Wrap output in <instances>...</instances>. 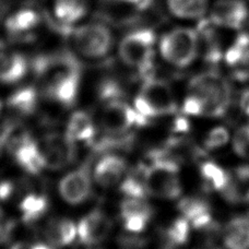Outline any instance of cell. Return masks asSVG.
Listing matches in <instances>:
<instances>
[{
  "instance_id": "6da1fadb",
  "label": "cell",
  "mask_w": 249,
  "mask_h": 249,
  "mask_svg": "<svg viewBox=\"0 0 249 249\" xmlns=\"http://www.w3.org/2000/svg\"><path fill=\"white\" fill-rule=\"evenodd\" d=\"M65 34L71 54L87 62H102L115 55L119 36L109 22L94 17Z\"/></svg>"
},
{
  "instance_id": "7a4b0ae2",
  "label": "cell",
  "mask_w": 249,
  "mask_h": 249,
  "mask_svg": "<svg viewBox=\"0 0 249 249\" xmlns=\"http://www.w3.org/2000/svg\"><path fill=\"white\" fill-rule=\"evenodd\" d=\"M39 94L61 106L72 105L81 87V69L70 57L47 59L36 70Z\"/></svg>"
},
{
  "instance_id": "3957f363",
  "label": "cell",
  "mask_w": 249,
  "mask_h": 249,
  "mask_svg": "<svg viewBox=\"0 0 249 249\" xmlns=\"http://www.w3.org/2000/svg\"><path fill=\"white\" fill-rule=\"evenodd\" d=\"M50 24L46 10L31 3H21L1 18L0 35L2 41L26 51L46 38Z\"/></svg>"
},
{
  "instance_id": "277c9868",
  "label": "cell",
  "mask_w": 249,
  "mask_h": 249,
  "mask_svg": "<svg viewBox=\"0 0 249 249\" xmlns=\"http://www.w3.org/2000/svg\"><path fill=\"white\" fill-rule=\"evenodd\" d=\"M158 36L159 31L150 25L131 26L119 34L115 55L127 69L148 78L159 59Z\"/></svg>"
},
{
  "instance_id": "5b68a950",
  "label": "cell",
  "mask_w": 249,
  "mask_h": 249,
  "mask_svg": "<svg viewBox=\"0 0 249 249\" xmlns=\"http://www.w3.org/2000/svg\"><path fill=\"white\" fill-rule=\"evenodd\" d=\"M158 57L172 68H189L200 57V36L197 28L176 24L159 31Z\"/></svg>"
},
{
  "instance_id": "8992f818",
  "label": "cell",
  "mask_w": 249,
  "mask_h": 249,
  "mask_svg": "<svg viewBox=\"0 0 249 249\" xmlns=\"http://www.w3.org/2000/svg\"><path fill=\"white\" fill-rule=\"evenodd\" d=\"M187 89L188 93L202 102L204 117H225L233 107L232 84L217 70H207L194 75Z\"/></svg>"
},
{
  "instance_id": "52a82bcc",
  "label": "cell",
  "mask_w": 249,
  "mask_h": 249,
  "mask_svg": "<svg viewBox=\"0 0 249 249\" xmlns=\"http://www.w3.org/2000/svg\"><path fill=\"white\" fill-rule=\"evenodd\" d=\"M133 107L145 122H148L150 118L174 115L178 108V103L170 83L150 75L144 78L142 82L133 102Z\"/></svg>"
},
{
  "instance_id": "ba28073f",
  "label": "cell",
  "mask_w": 249,
  "mask_h": 249,
  "mask_svg": "<svg viewBox=\"0 0 249 249\" xmlns=\"http://www.w3.org/2000/svg\"><path fill=\"white\" fill-rule=\"evenodd\" d=\"M146 194L155 199L177 200L183 194L179 165L175 159L161 158L152 160L143 168Z\"/></svg>"
},
{
  "instance_id": "9c48e42d",
  "label": "cell",
  "mask_w": 249,
  "mask_h": 249,
  "mask_svg": "<svg viewBox=\"0 0 249 249\" xmlns=\"http://www.w3.org/2000/svg\"><path fill=\"white\" fill-rule=\"evenodd\" d=\"M4 148L21 170L30 175H37L45 170L36 139L22 129L10 128L2 132Z\"/></svg>"
},
{
  "instance_id": "30bf717a",
  "label": "cell",
  "mask_w": 249,
  "mask_h": 249,
  "mask_svg": "<svg viewBox=\"0 0 249 249\" xmlns=\"http://www.w3.org/2000/svg\"><path fill=\"white\" fill-rule=\"evenodd\" d=\"M99 0H48L46 13L51 23L68 32L94 17Z\"/></svg>"
},
{
  "instance_id": "8fae6325",
  "label": "cell",
  "mask_w": 249,
  "mask_h": 249,
  "mask_svg": "<svg viewBox=\"0 0 249 249\" xmlns=\"http://www.w3.org/2000/svg\"><path fill=\"white\" fill-rule=\"evenodd\" d=\"M37 142L45 170L61 171L73 163L77 144L65 132L46 133Z\"/></svg>"
},
{
  "instance_id": "7c38bea8",
  "label": "cell",
  "mask_w": 249,
  "mask_h": 249,
  "mask_svg": "<svg viewBox=\"0 0 249 249\" xmlns=\"http://www.w3.org/2000/svg\"><path fill=\"white\" fill-rule=\"evenodd\" d=\"M145 123L136 108L122 99L105 102L99 117L100 127L109 135H124L136 124Z\"/></svg>"
},
{
  "instance_id": "4fadbf2b",
  "label": "cell",
  "mask_w": 249,
  "mask_h": 249,
  "mask_svg": "<svg viewBox=\"0 0 249 249\" xmlns=\"http://www.w3.org/2000/svg\"><path fill=\"white\" fill-rule=\"evenodd\" d=\"M32 61L28 53L1 39L0 42V84L15 86L28 77Z\"/></svg>"
},
{
  "instance_id": "5bb4252c",
  "label": "cell",
  "mask_w": 249,
  "mask_h": 249,
  "mask_svg": "<svg viewBox=\"0 0 249 249\" xmlns=\"http://www.w3.org/2000/svg\"><path fill=\"white\" fill-rule=\"evenodd\" d=\"M207 17L222 30L239 31L248 22L249 7L246 0H215Z\"/></svg>"
},
{
  "instance_id": "9a60e30c",
  "label": "cell",
  "mask_w": 249,
  "mask_h": 249,
  "mask_svg": "<svg viewBox=\"0 0 249 249\" xmlns=\"http://www.w3.org/2000/svg\"><path fill=\"white\" fill-rule=\"evenodd\" d=\"M78 241L88 247H96L108 238L113 222L106 212L94 209L77 222Z\"/></svg>"
},
{
  "instance_id": "2e32d148",
  "label": "cell",
  "mask_w": 249,
  "mask_h": 249,
  "mask_svg": "<svg viewBox=\"0 0 249 249\" xmlns=\"http://www.w3.org/2000/svg\"><path fill=\"white\" fill-rule=\"evenodd\" d=\"M92 179L89 172L83 167L69 171L58 183L59 197L69 206H81L91 197Z\"/></svg>"
},
{
  "instance_id": "e0dca14e",
  "label": "cell",
  "mask_w": 249,
  "mask_h": 249,
  "mask_svg": "<svg viewBox=\"0 0 249 249\" xmlns=\"http://www.w3.org/2000/svg\"><path fill=\"white\" fill-rule=\"evenodd\" d=\"M119 217L126 232L141 234L149 228L153 217V209L145 198L124 197L119 206Z\"/></svg>"
},
{
  "instance_id": "ac0fdd59",
  "label": "cell",
  "mask_w": 249,
  "mask_h": 249,
  "mask_svg": "<svg viewBox=\"0 0 249 249\" xmlns=\"http://www.w3.org/2000/svg\"><path fill=\"white\" fill-rule=\"evenodd\" d=\"M128 175V164L118 154H106L93 167V181L104 189L119 186Z\"/></svg>"
},
{
  "instance_id": "d6986e66",
  "label": "cell",
  "mask_w": 249,
  "mask_h": 249,
  "mask_svg": "<svg viewBox=\"0 0 249 249\" xmlns=\"http://www.w3.org/2000/svg\"><path fill=\"white\" fill-rule=\"evenodd\" d=\"M223 61L234 80L249 82V33L241 32L225 48Z\"/></svg>"
},
{
  "instance_id": "ffe728a7",
  "label": "cell",
  "mask_w": 249,
  "mask_h": 249,
  "mask_svg": "<svg viewBox=\"0 0 249 249\" xmlns=\"http://www.w3.org/2000/svg\"><path fill=\"white\" fill-rule=\"evenodd\" d=\"M196 28L200 36V57L212 67L219 65L223 61L225 53L220 32L222 29L213 24L208 17L199 21Z\"/></svg>"
},
{
  "instance_id": "44dd1931",
  "label": "cell",
  "mask_w": 249,
  "mask_h": 249,
  "mask_svg": "<svg viewBox=\"0 0 249 249\" xmlns=\"http://www.w3.org/2000/svg\"><path fill=\"white\" fill-rule=\"evenodd\" d=\"M167 16L179 23H198L208 16L210 0H162Z\"/></svg>"
},
{
  "instance_id": "7402d4cb",
  "label": "cell",
  "mask_w": 249,
  "mask_h": 249,
  "mask_svg": "<svg viewBox=\"0 0 249 249\" xmlns=\"http://www.w3.org/2000/svg\"><path fill=\"white\" fill-rule=\"evenodd\" d=\"M44 237L56 249L69 247L78 239L77 223L69 217H54L46 223Z\"/></svg>"
},
{
  "instance_id": "603a6c76",
  "label": "cell",
  "mask_w": 249,
  "mask_h": 249,
  "mask_svg": "<svg viewBox=\"0 0 249 249\" xmlns=\"http://www.w3.org/2000/svg\"><path fill=\"white\" fill-rule=\"evenodd\" d=\"M155 0H99V8L117 20H131L151 11Z\"/></svg>"
},
{
  "instance_id": "cb8c5ba5",
  "label": "cell",
  "mask_w": 249,
  "mask_h": 249,
  "mask_svg": "<svg viewBox=\"0 0 249 249\" xmlns=\"http://www.w3.org/2000/svg\"><path fill=\"white\" fill-rule=\"evenodd\" d=\"M65 133L77 143H90L95 139L96 124L89 113L75 110L70 115Z\"/></svg>"
},
{
  "instance_id": "d4e9b609",
  "label": "cell",
  "mask_w": 249,
  "mask_h": 249,
  "mask_svg": "<svg viewBox=\"0 0 249 249\" xmlns=\"http://www.w3.org/2000/svg\"><path fill=\"white\" fill-rule=\"evenodd\" d=\"M50 208V200L45 194L29 191L22 195L18 201L21 220L25 223H34L45 216Z\"/></svg>"
},
{
  "instance_id": "484cf974",
  "label": "cell",
  "mask_w": 249,
  "mask_h": 249,
  "mask_svg": "<svg viewBox=\"0 0 249 249\" xmlns=\"http://www.w3.org/2000/svg\"><path fill=\"white\" fill-rule=\"evenodd\" d=\"M226 249H249V215L231 219L222 232Z\"/></svg>"
},
{
  "instance_id": "4316f807",
  "label": "cell",
  "mask_w": 249,
  "mask_h": 249,
  "mask_svg": "<svg viewBox=\"0 0 249 249\" xmlns=\"http://www.w3.org/2000/svg\"><path fill=\"white\" fill-rule=\"evenodd\" d=\"M199 173L203 189L207 193H212V191L221 193L230 180V171H226L225 168L209 159H204L200 162Z\"/></svg>"
},
{
  "instance_id": "83f0119b",
  "label": "cell",
  "mask_w": 249,
  "mask_h": 249,
  "mask_svg": "<svg viewBox=\"0 0 249 249\" xmlns=\"http://www.w3.org/2000/svg\"><path fill=\"white\" fill-rule=\"evenodd\" d=\"M191 225L189 221L180 215L167 224L162 232V241L165 249H179L187 245L190 239Z\"/></svg>"
},
{
  "instance_id": "f1b7e54d",
  "label": "cell",
  "mask_w": 249,
  "mask_h": 249,
  "mask_svg": "<svg viewBox=\"0 0 249 249\" xmlns=\"http://www.w3.org/2000/svg\"><path fill=\"white\" fill-rule=\"evenodd\" d=\"M39 91L34 87H22L12 92L7 101L8 107L21 116L31 115L37 107Z\"/></svg>"
},
{
  "instance_id": "f546056e",
  "label": "cell",
  "mask_w": 249,
  "mask_h": 249,
  "mask_svg": "<svg viewBox=\"0 0 249 249\" xmlns=\"http://www.w3.org/2000/svg\"><path fill=\"white\" fill-rule=\"evenodd\" d=\"M229 141L230 132L228 129L223 126H217L212 128L204 137L202 148L206 151H214L223 148L229 143Z\"/></svg>"
},
{
  "instance_id": "4dcf8cb0",
  "label": "cell",
  "mask_w": 249,
  "mask_h": 249,
  "mask_svg": "<svg viewBox=\"0 0 249 249\" xmlns=\"http://www.w3.org/2000/svg\"><path fill=\"white\" fill-rule=\"evenodd\" d=\"M233 150L238 157L249 160V123L239 128L234 135Z\"/></svg>"
},
{
  "instance_id": "1f68e13d",
  "label": "cell",
  "mask_w": 249,
  "mask_h": 249,
  "mask_svg": "<svg viewBox=\"0 0 249 249\" xmlns=\"http://www.w3.org/2000/svg\"><path fill=\"white\" fill-rule=\"evenodd\" d=\"M181 112L186 116H204V108L202 102L194 94L186 95L181 105Z\"/></svg>"
},
{
  "instance_id": "d6a6232c",
  "label": "cell",
  "mask_w": 249,
  "mask_h": 249,
  "mask_svg": "<svg viewBox=\"0 0 249 249\" xmlns=\"http://www.w3.org/2000/svg\"><path fill=\"white\" fill-rule=\"evenodd\" d=\"M15 228V222L0 208V246L6 244L10 239Z\"/></svg>"
},
{
  "instance_id": "836d02e7",
  "label": "cell",
  "mask_w": 249,
  "mask_h": 249,
  "mask_svg": "<svg viewBox=\"0 0 249 249\" xmlns=\"http://www.w3.org/2000/svg\"><path fill=\"white\" fill-rule=\"evenodd\" d=\"M17 196V186L10 179L0 181V201L8 202Z\"/></svg>"
},
{
  "instance_id": "e575fe53",
  "label": "cell",
  "mask_w": 249,
  "mask_h": 249,
  "mask_svg": "<svg viewBox=\"0 0 249 249\" xmlns=\"http://www.w3.org/2000/svg\"><path fill=\"white\" fill-rule=\"evenodd\" d=\"M239 112L249 119V88L244 89L238 96Z\"/></svg>"
},
{
  "instance_id": "d590c367",
  "label": "cell",
  "mask_w": 249,
  "mask_h": 249,
  "mask_svg": "<svg viewBox=\"0 0 249 249\" xmlns=\"http://www.w3.org/2000/svg\"><path fill=\"white\" fill-rule=\"evenodd\" d=\"M232 175L235 178L243 181L245 184H249V164H242V165H238L235 168H233Z\"/></svg>"
},
{
  "instance_id": "8d00e7d4",
  "label": "cell",
  "mask_w": 249,
  "mask_h": 249,
  "mask_svg": "<svg viewBox=\"0 0 249 249\" xmlns=\"http://www.w3.org/2000/svg\"><path fill=\"white\" fill-rule=\"evenodd\" d=\"M30 249H56L50 245L47 242H36V243H30Z\"/></svg>"
},
{
  "instance_id": "74e56055",
  "label": "cell",
  "mask_w": 249,
  "mask_h": 249,
  "mask_svg": "<svg viewBox=\"0 0 249 249\" xmlns=\"http://www.w3.org/2000/svg\"><path fill=\"white\" fill-rule=\"evenodd\" d=\"M9 249H30V243L26 242H18L12 244Z\"/></svg>"
},
{
  "instance_id": "f35d334b",
  "label": "cell",
  "mask_w": 249,
  "mask_h": 249,
  "mask_svg": "<svg viewBox=\"0 0 249 249\" xmlns=\"http://www.w3.org/2000/svg\"><path fill=\"white\" fill-rule=\"evenodd\" d=\"M3 150H6V148H4V140H3L2 133H0V159L2 157Z\"/></svg>"
},
{
  "instance_id": "ab89813d",
  "label": "cell",
  "mask_w": 249,
  "mask_h": 249,
  "mask_svg": "<svg viewBox=\"0 0 249 249\" xmlns=\"http://www.w3.org/2000/svg\"><path fill=\"white\" fill-rule=\"evenodd\" d=\"M200 249H222V248L216 247V246H206L204 248H200Z\"/></svg>"
},
{
  "instance_id": "60d3db41",
  "label": "cell",
  "mask_w": 249,
  "mask_h": 249,
  "mask_svg": "<svg viewBox=\"0 0 249 249\" xmlns=\"http://www.w3.org/2000/svg\"><path fill=\"white\" fill-rule=\"evenodd\" d=\"M2 102H1V100H0V114H1V110H2Z\"/></svg>"
},
{
  "instance_id": "b9f144b4",
  "label": "cell",
  "mask_w": 249,
  "mask_h": 249,
  "mask_svg": "<svg viewBox=\"0 0 249 249\" xmlns=\"http://www.w3.org/2000/svg\"><path fill=\"white\" fill-rule=\"evenodd\" d=\"M248 23H249V19H248Z\"/></svg>"
}]
</instances>
